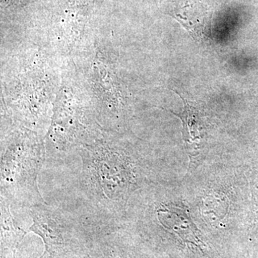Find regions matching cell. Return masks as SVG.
Returning <instances> with one entry per match:
<instances>
[{
  "label": "cell",
  "instance_id": "obj_6",
  "mask_svg": "<svg viewBox=\"0 0 258 258\" xmlns=\"http://www.w3.org/2000/svg\"><path fill=\"white\" fill-rule=\"evenodd\" d=\"M10 204L1 198V228L2 235L5 243L16 247L28 232L20 229L15 223L10 212Z\"/></svg>",
  "mask_w": 258,
  "mask_h": 258
},
{
  "label": "cell",
  "instance_id": "obj_7",
  "mask_svg": "<svg viewBox=\"0 0 258 258\" xmlns=\"http://www.w3.org/2000/svg\"><path fill=\"white\" fill-rule=\"evenodd\" d=\"M252 196H253L254 201L255 203L258 210V177L256 178L252 182Z\"/></svg>",
  "mask_w": 258,
  "mask_h": 258
},
{
  "label": "cell",
  "instance_id": "obj_8",
  "mask_svg": "<svg viewBox=\"0 0 258 258\" xmlns=\"http://www.w3.org/2000/svg\"><path fill=\"white\" fill-rule=\"evenodd\" d=\"M25 0H2V5L4 8H9L11 6H18L24 3Z\"/></svg>",
  "mask_w": 258,
  "mask_h": 258
},
{
  "label": "cell",
  "instance_id": "obj_5",
  "mask_svg": "<svg viewBox=\"0 0 258 258\" xmlns=\"http://www.w3.org/2000/svg\"><path fill=\"white\" fill-rule=\"evenodd\" d=\"M155 212L158 222L164 228L179 235L186 242L194 244L200 242L196 227L186 211L161 204Z\"/></svg>",
  "mask_w": 258,
  "mask_h": 258
},
{
  "label": "cell",
  "instance_id": "obj_4",
  "mask_svg": "<svg viewBox=\"0 0 258 258\" xmlns=\"http://www.w3.org/2000/svg\"><path fill=\"white\" fill-rule=\"evenodd\" d=\"M181 98L184 101V111L180 113L171 112L179 117L182 122L183 139L189 158V166H192L198 164L203 152L201 141L203 139L204 125L198 110L183 97L181 96Z\"/></svg>",
  "mask_w": 258,
  "mask_h": 258
},
{
  "label": "cell",
  "instance_id": "obj_3",
  "mask_svg": "<svg viewBox=\"0 0 258 258\" xmlns=\"http://www.w3.org/2000/svg\"><path fill=\"white\" fill-rule=\"evenodd\" d=\"M30 211L33 223L28 232L37 234L45 243V252L40 258L54 257L67 251L69 234L77 219L47 203L31 207Z\"/></svg>",
  "mask_w": 258,
  "mask_h": 258
},
{
  "label": "cell",
  "instance_id": "obj_2",
  "mask_svg": "<svg viewBox=\"0 0 258 258\" xmlns=\"http://www.w3.org/2000/svg\"><path fill=\"white\" fill-rule=\"evenodd\" d=\"M44 144L36 134L18 127L5 136L1 151V198L12 205L31 208L47 203L37 176L45 161Z\"/></svg>",
  "mask_w": 258,
  "mask_h": 258
},
{
  "label": "cell",
  "instance_id": "obj_1",
  "mask_svg": "<svg viewBox=\"0 0 258 258\" xmlns=\"http://www.w3.org/2000/svg\"><path fill=\"white\" fill-rule=\"evenodd\" d=\"M80 149V183L85 198L101 215L112 220L123 216L140 184L138 162L110 136H102Z\"/></svg>",
  "mask_w": 258,
  "mask_h": 258
}]
</instances>
